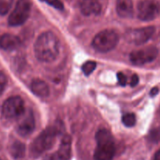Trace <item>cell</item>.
Listing matches in <instances>:
<instances>
[{"label": "cell", "mask_w": 160, "mask_h": 160, "mask_svg": "<svg viewBox=\"0 0 160 160\" xmlns=\"http://www.w3.org/2000/svg\"><path fill=\"white\" fill-rule=\"evenodd\" d=\"M34 48L35 56L38 60L45 62H52L59 56V39L52 32L46 31L38 36Z\"/></svg>", "instance_id": "cell-1"}, {"label": "cell", "mask_w": 160, "mask_h": 160, "mask_svg": "<svg viewBox=\"0 0 160 160\" xmlns=\"http://www.w3.org/2000/svg\"><path fill=\"white\" fill-rule=\"evenodd\" d=\"M96 148L95 160H112L116 153L115 142L112 134L106 129H100L95 134Z\"/></svg>", "instance_id": "cell-2"}, {"label": "cell", "mask_w": 160, "mask_h": 160, "mask_svg": "<svg viewBox=\"0 0 160 160\" xmlns=\"http://www.w3.org/2000/svg\"><path fill=\"white\" fill-rule=\"evenodd\" d=\"M61 125L48 127L34 139L31 146V152L33 156H38L52 148L56 138L61 133Z\"/></svg>", "instance_id": "cell-3"}, {"label": "cell", "mask_w": 160, "mask_h": 160, "mask_svg": "<svg viewBox=\"0 0 160 160\" xmlns=\"http://www.w3.org/2000/svg\"><path fill=\"white\" fill-rule=\"evenodd\" d=\"M119 36L112 30H104L95 36L92 45L95 50L99 52H107L117 46Z\"/></svg>", "instance_id": "cell-4"}, {"label": "cell", "mask_w": 160, "mask_h": 160, "mask_svg": "<svg viewBox=\"0 0 160 160\" xmlns=\"http://www.w3.org/2000/svg\"><path fill=\"white\" fill-rule=\"evenodd\" d=\"M31 4L29 0H18L9 15L8 23L10 26H20L25 23L31 13Z\"/></svg>", "instance_id": "cell-5"}, {"label": "cell", "mask_w": 160, "mask_h": 160, "mask_svg": "<svg viewBox=\"0 0 160 160\" xmlns=\"http://www.w3.org/2000/svg\"><path fill=\"white\" fill-rule=\"evenodd\" d=\"M2 114L6 118H20L24 112V102L20 96H12L6 99L2 105Z\"/></svg>", "instance_id": "cell-6"}, {"label": "cell", "mask_w": 160, "mask_h": 160, "mask_svg": "<svg viewBox=\"0 0 160 160\" xmlns=\"http://www.w3.org/2000/svg\"><path fill=\"white\" fill-rule=\"evenodd\" d=\"M159 12L160 6L155 0H142L138 5V17L143 21L155 20Z\"/></svg>", "instance_id": "cell-7"}, {"label": "cell", "mask_w": 160, "mask_h": 160, "mask_svg": "<svg viewBox=\"0 0 160 160\" xmlns=\"http://www.w3.org/2000/svg\"><path fill=\"white\" fill-rule=\"evenodd\" d=\"M158 53L159 51L156 47H146L145 48L133 51L130 54V60L134 65H145L155 60L157 57Z\"/></svg>", "instance_id": "cell-8"}, {"label": "cell", "mask_w": 160, "mask_h": 160, "mask_svg": "<svg viewBox=\"0 0 160 160\" xmlns=\"http://www.w3.org/2000/svg\"><path fill=\"white\" fill-rule=\"evenodd\" d=\"M156 28L154 27H145L128 31L125 34V39L129 43L140 45L148 42L154 34Z\"/></svg>", "instance_id": "cell-9"}, {"label": "cell", "mask_w": 160, "mask_h": 160, "mask_svg": "<svg viewBox=\"0 0 160 160\" xmlns=\"http://www.w3.org/2000/svg\"><path fill=\"white\" fill-rule=\"evenodd\" d=\"M20 121L17 126V132L22 137H27L34 131L35 128V120L32 111L28 110L22 114Z\"/></svg>", "instance_id": "cell-10"}, {"label": "cell", "mask_w": 160, "mask_h": 160, "mask_svg": "<svg viewBox=\"0 0 160 160\" xmlns=\"http://www.w3.org/2000/svg\"><path fill=\"white\" fill-rule=\"evenodd\" d=\"M80 9L85 16L98 15L101 12V5L98 0H81Z\"/></svg>", "instance_id": "cell-11"}, {"label": "cell", "mask_w": 160, "mask_h": 160, "mask_svg": "<svg viewBox=\"0 0 160 160\" xmlns=\"http://www.w3.org/2000/svg\"><path fill=\"white\" fill-rule=\"evenodd\" d=\"M71 138L68 134L62 137L60 145L56 153L57 160H70L71 156Z\"/></svg>", "instance_id": "cell-12"}, {"label": "cell", "mask_w": 160, "mask_h": 160, "mask_svg": "<svg viewBox=\"0 0 160 160\" xmlns=\"http://www.w3.org/2000/svg\"><path fill=\"white\" fill-rule=\"evenodd\" d=\"M20 38L11 34H5L0 37V48L6 51H12L20 47Z\"/></svg>", "instance_id": "cell-13"}, {"label": "cell", "mask_w": 160, "mask_h": 160, "mask_svg": "<svg viewBox=\"0 0 160 160\" xmlns=\"http://www.w3.org/2000/svg\"><path fill=\"white\" fill-rule=\"evenodd\" d=\"M117 12L122 18L132 17L134 12L132 0H117Z\"/></svg>", "instance_id": "cell-14"}, {"label": "cell", "mask_w": 160, "mask_h": 160, "mask_svg": "<svg viewBox=\"0 0 160 160\" xmlns=\"http://www.w3.org/2000/svg\"><path fill=\"white\" fill-rule=\"evenodd\" d=\"M31 90L33 93L40 98H45L49 95V88L45 81L34 80L31 84Z\"/></svg>", "instance_id": "cell-15"}, {"label": "cell", "mask_w": 160, "mask_h": 160, "mask_svg": "<svg viewBox=\"0 0 160 160\" xmlns=\"http://www.w3.org/2000/svg\"><path fill=\"white\" fill-rule=\"evenodd\" d=\"M25 145L20 142H15L10 147V154L14 159H21L24 156Z\"/></svg>", "instance_id": "cell-16"}, {"label": "cell", "mask_w": 160, "mask_h": 160, "mask_svg": "<svg viewBox=\"0 0 160 160\" xmlns=\"http://www.w3.org/2000/svg\"><path fill=\"white\" fill-rule=\"evenodd\" d=\"M122 122L128 128H131L136 123V117L134 113H126L122 117Z\"/></svg>", "instance_id": "cell-17"}, {"label": "cell", "mask_w": 160, "mask_h": 160, "mask_svg": "<svg viewBox=\"0 0 160 160\" xmlns=\"http://www.w3.org/2000/svg\"><path fill=\"white\" fill-rule=\"evenodd\" d=\"M13 0H0V15L4 16L10 9Z\"/></svg>", "instance_id": "cell-18"}, {"label": "cell", "mask_w": 160, "mask_h": 160, "mask_svg": "<svg viewBox=\"0 0 160 160\" xmlns=\"http://www.w3.org/2000/svg\"><path fill=\"white\" fill-rule=\"evenodd\" d=\"M96 68V62L95 61H88L82 66V71L86 76L90 75Z\"/></svg>", "instance_id": "cell-19"}, {"label": "cell", "mask_w": 160, "mask_h": 160, "mask_svg": "<svg viewBox=\"0 0 160 160\" xmlns=\"http://www.w3.org/2000/svg\"><path fill=\"white\" fill-rule=\"evenodd\" d=\"M41 1L45 2L49 6H52V7L56 8L57 9H59V10L63 9V4H62L60 0H41Z\"/></svg>", "instance_id": "cell-20"}, {"label": "cell", "mask_w": 160, "mask_h": 160, "mask_svg": "<svg viewBox=\"0 0 160 160\" xmlns=\"http://www.w3.org/2000/svg\"><path fill=\"white\" fill-rule=\"evenodd\" d=\"M7 84V78L3 73L0 72V95L3 93Z\"/></svg>", "instance_id": "cell-21"}, {"label": "cell", "mask_w": 160, "mask_h": 160, "mask_svg": "<svg viewBox=\"0 0 160 160\" xmlns=\"http://www.w3.org/2000/svg\"><path fill=\"white\" fill-rule=\"evenodd\" d=\"M150 139L151 141L155 142H159L160 140V130L159 129H156L153 131H152L151 134H150Z\"/></svg>", "instance_id": "cell-22"}, {"label": "cell", "mask_w": 160, "mask_h": 160, "mask_svg": "<svg viewBox=\"0 0 160 160\" xmlns=\"http://www.w3.org/2000/svg\"><path fill=\"white\" fill-rule=\"evenodd\" d=\"M117 79H118L119 84L121 86H125L127 84V81H128V79H127V77L124 73H123L122 72H119L117 73Z\"/></svg>", "instance_id": "cell-23"}, {"label": "cell", "mask_w": 160, "mask_h": 160, "mask_svg": "<svg viewBox=\"0 0 160 160\" xmlns=\"http://www.w3.org/2000/svg\"><path fill=\"white\" fill-rule=\"evenodd\" d=\"M138 81H139L138 76L137 74L132 75V77H131V82H130L131 87H134V86L137 85V84H138Z\"/></svg>", "instance_id": "cell-24"}, {"label": "cell", "mask_w": 160, "mask_h": 160, "mask_svg": "<svg viewBox=\"0 0 160 160\" xmlns=\"http://www.w3.org/2000/svg\"><path fill=\"white\" fill-rule=\"evenodd\" d=\"M158 92H159V88H153L151 90V96H155L158 94Z\"/></svg>", "instance_id": "cell-25"}, {"label": "cell", "mask_w": 160, "mask_h": 160, "mask_svg": "<svg viewBox=\"0 0 160 160\" xmlns=\"http://www.w3.org/2000/svg\"><path fill=\"white\" fill-rule=\"evenodd\" d=\"M153 160H160V149L156 153V155H155L154 159H153Z\"/></svg>", "instance_id": "cell-26"}]
</instances>
